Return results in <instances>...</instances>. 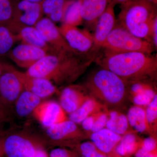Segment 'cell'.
Returning a JSON list of instances; mask_svg holds the SVG:
<instances>
[{"label": "cell", "mask_w": 157, "mask_h": 157, "mask_svg": "<svg viewBox=\"0 0 157 157\" xmlns=\"http://www.w3.org/2000/svg\"><path fill=\"white\" fill-rule=\"evenodd\" d=\"M98 53H48L25 72L30 76L48 79L56 86L69 84L75 81L95 61Z\"/></svg>", "instance_id": "cell-1"}, {"label": "cell", "mask_w": 157, "mask_h": 157, "mask_svg": "<svg viewBox=\"0 0 157 157\" xmlns=\"http://www.w3.org/2000/svg\"><path fill=\"white\" fill-rule=\"evenodd\" d=\"M95 61L125 81L139 80L156 74L157 56L140 52H117L101 48Z\"/></svg>", "instance_id": "cell-2"}, {"label": "cell", "mask_w": 157, "mask_h": 157, "mask_svg": "<svg viewBox=\"0 0 157 157\" xmlns=\"http://www.w3.org/2000/svg\"><path fill=\"white\" fill-rule=\"evenodd\" d=\"M121 6L117 23L135 36L153 44L152 26L157 16L156 6L146 0H131Z\"/></svg>", "instance_id": "cell-3"}, {"label": "cell", "mask_w": 157, "mask_h": 157, "mask_svg": "<svg viewBox=\"0 0 157 157\" xmlns=\"http://www.w3.org/2000/svg\"><path fill=\"white\" fill-rule=\"evenodd\" d=\"M86 86L93 94L110 104L120 103L125 94V81L104 68L94 73Z\"/></svg>", "instance_id": "cell-4"}, {"label": "cell", "mask_w": 157, "mask_h": 157, "mask_svg": "<svg viewBox=\"0 0 157 157\" xmlns=\"http://www.w3.org/2000/svg\"><path fill=\"white\" fill-rule=\"evenodd\" d=\"M117 52H140L151 55L154 46L135 36L117 23L105 40L101 48Z\"/></svg>", "instance_id": "cell-5"}, {"label": "cell", "mask_w": 157, "mask_h": 157, "mask_svg": "<svg viewBox=\"0 0 157 157\" xmlns=\"http://www.w3.org/2000/svg\"><path fill=\"white\" fill-rule=\"evenodd\" d=\"M43 140L29 133H12L4 137L5 154L7 157H33L38 149L44 147Z\"/></svg>", "instance_id": "cell-6"}, {"label": "cell", "mask_w": 157, "mask_h": 157, "mask_svg": "<svg viewBox=\"0 0 157 157\" xmlns=\"http://www.w3.org/2000/svg\"><path fill=\"white\" fill-rule=\"evenodd\" d=\"M15 70L14 68L0 76V109L6 114L24 90Z\"/></svg>", "instance_id": "cell-7"}, {"label": "cell", "mask_w": 157, "mask_h": 157, "mask_svg": "<svg viewBox=\"0 0 157 157\" xmlns=\"http://www.w3.org/2000/svg\"><path fill=\"white\" fill-rule=\"evenodd\" d=\"M59 29L70 48L77 53L88 54L100 51L95 49L93 35L87 30L64 23H62Z\"/></svg>", "instance_id": "cell-8"}, {"label": "cell", "mask_w": 157, "mask_h": 157, "mask_svg": "<svg viewBox=\"0 0 157 157\" xmlns=\"http://www.w3.org/2000/svg\"><path fill=\"white\" fill-rule=\"evenodd\" d=\"M35 27L54 52H76L70 48L55 23L48 17H42Z\"/></svg>", "instance_id": "cell-9"}, {"label": "cell", "mask_w": 157, "mask_h": 157, "mask_svg": "<svg viewBox=\"0 0 157 157\" xmlns=\"http://www.w3.org/2000/svg\"><path fill=\"white\" fill-rule=\"evenodd\" d=\"M48 53L42 48L21 43L11 48L7 56L18 67L27 70Z\"/></svg>", "instance_id": "cell-10"}, {"label": "cell", "mask_w": 157, "mask_h": 157, "mask_svg": "<svg viewBox=\"0 0 157 157\" xmlns=\"http://www.w3.org/2000/svg\"><path fill=\"white\" fill-rule=\"evenodd\" d=\"M65 111L54 101H42L32 113L36 120L46 128L67 120Z\"/></svg>", "instance_id": "cell-11"}, {"label": "cell", "mask_w": 157, "mask_h": 157, "mask_svg": "<svg viewBox=\"0 0 157 157\" xmlns=\"http://www.w3.org/2000/svg\"><path fill=\"white\" fill-rule=\"evenodd\" d=\"M43 14L41 3L21 0L13 5V22L20 26H35Z\"/></svg>", "instance_id": "cell-12"}, {"label": "cell", "mask_w": 157, "mask_h": 157, "mask_svg": "<svg viewBox=\"0 0 157 157\" xmlns=\"http://www.w3.org/2000/svg\"><path fill=\"white\" fill-rule=\"evenodd\" d=\"M15 73L24 90L33 93L42 99L51 97L57 92L56 86L48 79L30 76L25 72L16 70Z\"/></svg>", "instance_id": "cell-13"}, {"label": "cell", "mask_w": 157, "mask_h": 157, "mask_svg": "<svg viewBox=\"0 0 157 157\" xmlns=\"http://www.w3.org/2000/svg\"><path fill=\"white\" fill-rule=\"evenodd\" d=\"M115 6L111 2L96 23L93 36L94 48L98 51L101 50L104 41L116 25L114 11Z\"/></svg>", "instance_id": "cell-14"}, {"label": "cell", "mask_w": 157, "mask_h": 157, "mask_svg": "<svg viewBox=\"0 0 157 157\" xmlns=\"http://www.w3.org/2000/svg\"><path fill=\"white\" fill-rule=\"evenodd\" d=\"M79 2L81 16L83 21L95 27L98 18L112 1L79 0Z\"/></svg>", "instance_id": "cell-15"}, {"label": "cell", "mask_w": 157, "mask_h": 157, "mask_svg": "<svg viewBox=\"0 0 157 157\" xmlns=\"http://www.w3.org/2000/svg\"><path fill=\"white\" fill-rule=\"evenodd\" d=\"M18 41L46 50L48 53H54L50 46L39 33L35 26H20L15 33Z\"/></svg>", "instance_id": "cell-16"}, {"label": "cell", "mask_w": 157, "mask_h": 157, "mask_svg": "<svg viewBox=\"0 0 157 157\" xmlns=\"http://www.w3.org/2000/svg\"><path fill=\"white\" fill-rule=\"evenodd\" d=\"M46 133L49 140L53 142L76 137L80 134L76 124L69 119L46 128Z\"/></svg>", "instance_id": "cell-17"}, {"label": "cell", "mask_w": 157, "mask_h": 157, "mask_svg": "<svg viewBox=\"0 0 157 157\" xmlns=\"http://www.w3.org/2000/svg\"><path fill=\"white\" fill-rule=\"evenodd\" d=\"M93 143L101 151L109 153L120 141V135L111 132L108 129H103L98 132H94L91 136Z\"/></svg>", "instance_id": "cell-18"}, {"label": "cell", "mask_w": 157, "mask_h": 157, "mask_svg": "<svg viewBox=\"0 0 157 157\" xmlns=\"http://www.w3.org/2000/svg\"><path fill=\"white\" fill-rule=\"evenodd\" d=\"M42 99L28 91L24 90L17 98L14 107L15 112L20 117L32 114Z\"/></svg>", "instance_id": "cell-19"}, {"label": "cell", "mask_w": 157, "mask_h": 157, "mask_svg": "<svg viewBox=\"0 0 157 157\" xmlns=\"http://www.w3.org/2000/svg\"><path fill=\"white\" fill-rule=\"evenodd\" d=\"M84 102L82 94L72 86L65 88L60 96V105L69 114L76 111Z\"/></svg>", "instance_id": "cell-20"}, {"label": "cell", "mask_w": 157, "mask_h": 157, "mask_svg": "<svg viewBox=\"0 0 157 157\" xmlns=\"http://www.w3.org/2000/svg\"><path fill=\"white\" fill-rule=\"evenodd\" d=\"M71 0H43L41 2L43 14L54 23L61 22Z\"/></svg>", "instance_id": "cell-21"}, {"label": "cell", "mask_w": 157, "mask_h": 157, "mask_svg": "<svg viewBox=\"0 0 157 157\" xmlns=\"http://www.w3.org/2000/svg\"><path fill=\"white\" fill-rule=\"evenodd\" d=\"M83 22L79 0H71L65 11L62 23L77 27L82 24Z\"/></svg>", "instance_id": "cell-22"}, {"label": "cell", "mask_w": 157, "mask_h": 157, "mask_svg": "<svg viewBox=\"0 0 157 157\" xmlns=\"http://www.w3.org/2000/svg\"><path fill=\"white\" fill-rule=\"evenodd\" d=\"M17 41V36L7 26L0 24V57L7 55Z\"/></svg>", "instance_id": "cell-23"}, {"label": "cell", "mask_w": 157, "mask_h": 157, "mask_svg": "<svg viewBox=\"0 0 157 157\" xmlns=\"http://www.w3.org/2000/svg\"><path fill=\"white\" fill-rule=\"evenodd\" d=\"M129 124L137 132H143L146 129V113L140 107H132L129 110L128 115Z\"/></svg>", "instance_id": "cell-24"}, {"label": "cell", "mask_w": 157, "mask_h": 157, "mask_svg": "<svg viewBox=\"0 0 157 157\" xmlns=\"http://www.w3.org/2000/svg\"><path fill=\"white\" fill-rule=\"evenodd\" d=\"M128 118L123 114H119L116 111L110 113V118L107 121L106 126L111 132L118 135H122L128 128Z\"/></svg>", "instance_id": "cell-25"}, {"label": "cell", "mask_w": 157, "mask_h": 157, "mask_svg": "<svg viewBox=\"0 0 157 157\" xmlns=\"http://www.w3.org/2000/svg\"><path fill=\"white\" fill-rule=\"evenodd\" d=\"M95 107V103L91 100L84 101L81 106L70 114L69 120L76 124L80 123L88 117Z\"/></svg>", "instance_id": "cell-26"}, {"label": "cell", "mask_w": 157, "mask_h": 157, "mask_svg": "<svg viewBox=\"0 0 157 157\" xmlns=\"http://www.w3.org/2000/svg\"><path fill=\"white\" fill-rule=\"evenodd\" d=\"M13 13L11 0H0V24L10 27L13 23Z\"/></svg>", "instance_id": "cell-27"}, {"label": "cell", "mask_w": 157, "mask_h": 157, "mask_svg": "<svg viewBox=\"0 0 157 157\" xmlns=\"http://www.w3.org/2000/svg\"><path fill=\"white\" fill-rule=\"evenodd\" d=\"M121 142L117 147L116 151L121 156L131 153L135 150L136 146V138L135 135L128 134L121 139Z\"/></svg>", "instance_id": "cell-28"}, {"label": "cell", "mask_w": 157, "mask_h": 157, "mask_svg": "<svg viewBox=\"0 0 157 157\" xmlns=\"http://www.w3.org/2000/svg\"><path fill=\"white\" fill-rule=\"evenodd\" d=\"M155 94L153 90L147 88L142 92L137 94L134 98L135 104L140 106L149 105L151 103Z\"/></svg>", "instance_id": "cell-29"}, {"label": "cell", "mask_w": 157, "mask_h": 157, "mask_svg": "<svg viewBox=\"0 0 157 157\" xmlns=\"http://www.w3.org/2000/svg\"><path fill=\"white\" fill-rule=\"evenodd\" d=\"M80 151L83 156L86 157H105L104 155L98 152L96 147L93 144L86 142L82 144Z\"/></svg>", "instance_id": "cell-30"}, {"label": "cell", "mask_w": 157, "mask_h": 157, "mask_svg": "<svg viewBox=\"0 0 157 157\" xmlns=\"http://www.w3.org/2000/svg\"><path fill=\"white\" fill-rule=\"evenodd\" d=\"M146 119L149 123H152L155 120L157 117V96L154 97L151 103L148 105L147 110Z\"/></svg>", "instance_id": "cell-31"}, {"label": "cell", "mask_w": 157, "mask_h": 157, "mask_svg": "<svg viewBox=\"0 0 157 157\" xmlns=\"http://www.w3.org/2000/svg\"><path fill=\"white\" fill-rule=\"evenodd\" d=\"M108 121L107 116L103 114L100 117L98 120L94 122L91 131L93 132H98L103 129Z\"/></svg>", "instance_id": "cell-32"}, {"label": "cell", "mask_w": 157, "mask_h": 157, "mask_svg": "<svg viewBox=\"0 0 157 157\" xmlns=\"http://www.w3.org/2000/svg\"><path fill=\"white\" fill-rule=\"evenodd\" d=\"M49 157H72L71 154L67 150L61 148L54 149L50 151Z\"/></svg>", "instance_id": "cell-33"}, {"label": "cell", "mask_w": 157, "mask_h": 157, "mask_svg": "<svg viewBox=\"0 0 157 157\" xmlns=\"http://www.w3.org/2000/svg\"><path fill=\"white\" fill-rule=\"evenodd\" d=\"M156 143L154 139L151 137H147L144 141L143 146L142 148L149 152L152 151L155 148Z\"/></svg>", "instance_id": "cell-34"}, {"label": "cell", "mask_w": 157, "mask_h": 157, "mask_svg": "<svg viewBox=\"0 0 157 157\" xmlns=\"http://www.w3.org/2000/svg\"><path fill=\"white\" fill-rule=\"evenodd\" d=\"M151 36L152 43L155 48L157 47V16L155 17L152 26Z\"/></svg>", "instance_id": "cell-35"}, {"label": "cell", "mask_w": 157, "mask_h": 157, "mask_svg": "<svg viewBox=\"0 0 157 157\" xmlns=\"http://www.w3.org/2000/svg\"><path fill=\"white\" fill-rule=\"evenodd\" d=\"M94 122V121L93 117H88L82 122V128L86 131L91 130Z\"/></svg>", "instance_id": "cell-36"}, {"label": "cell", "mask_w": 157, "mask_h": 157, "mask_svg": "<svg viewBox=\"0 0 157 157\" xmlns=\"http://www.w3.org/2000/svg\"><path fill=\"white\" fill-rule=\"evenodd\" d=\"M147 88L145 87L143 84L139 82H135L132 85L131 87V90L133 93H135L136 94L142 92L144 90Z\"/></svg>", "instance_id": "cell-37"}, {"label": "cell", "mask_w": 157, "mask_h": 157, "mask_svg": "<svg viewBox=\"0 0 157 157\" xmlns=\"http://www.w3.org/2000/svg\"><path fill=\"white\" fill-rule=\"evenodd\" d=\"M14 68L13 66L5 63V62L0 61V76L7 71L12 70Z\"/></svg>", "instance_id": "cell-38"}, {"label": "cell", "mask_w": 157, "mask_h": 157, "mask_svg": "<svg viewBox=\"0 0 157 157\" xmlns=\"http://www.w3.org/2000/svg\"><path fill=\"white\" fill-rule=\"evenodd\" d=\"M33 157H49V155L45 149L44 147L38 149Z\"/></svg>", "instance_id": "cell-39"}, {"label": "cell", "mask_w": 157, "mask_h": 157, "mask_svg": "<svg viewBox=\"0 0 157 157\" xmlns=\"http://www.w3.org/2000/svg\"><path fill=\"white\" fill-rule=\"evenodd\" d=\"M135 157H155L150 152L143 148L139 150L135 155Z\"/></svg>", "instance_id": "cell-40"}, {"label": "cell", "mask_w": 157, "mask_h": 157, "mask_svg": "<svg viewBox=\"0 0 157 157\" xmlns=\"http://www.w3.org/2000/svg\"><path fill=\"white\" fill-rule=\"evenodd\" d=\"M4 143V137L0 136V157H3L5 155Z\"/></svg>", "instance_id": "cell-41"}, {"label": "cell", "mask_w": 157, "mask_h": 157, "mask_svg": "<svg viewBox=\"0 0 157 157\" xmlns=\"http://www.w3.org/2000/svg\"><path fill=\"white\" fill-rule=\"evenodd\" d=\"M111 1H112V2H112L116 5L117 4L122 5V4H124V3L128 2L131 0H111Z\"/></svg>", "instance_id": "cell-42"}, {"label": "cell", "mask_w": 157, "mask_h": 157, "mask_svg": "<svg viewBox=\"0 0 157 157\" xmlns=\"http://www.w3.org/2000/svg\"><path fill=\"white\" fill-rule=\"evenodd\" d=\"M6 114L2 110L0 109V120L4 119L6 117Z\"/></svg>", "instance_id": "cell-43"}, {"label": "cell", "mask_w": 157, "mask_h": 157, "mask_svg": "<svg viewBox=\"0 0 157 157\" xmlns=\"http://www.w3.org/2000/svg\"><path fill=\"white\" fill-rule=\"evenodd\" d=\"M24 1H27L30 2L40 3L42 2L43 0H24Z\"/></svg>", "instance_id": "cell-44"}, {"label": "cell", "mask_w": 157, "mask_h": 157, "mask_svg": "<svg viewBox=\"0 0 157 157\" xmlns=\"http://www.w3.org/2000/svg\"><path fill=\"white\" fill-rule=\"evenodd\" d=\"M147 2H149L151 4H153L155 6H156L157 4V0H146Z\"/></svg>", "instance_id": "cell-45"}, {"label": "cell", "mask_w": 157, "mask_h": 157, "mask_svg": "<svg viewBox=\"0 0 157 157\" xmlns=\"http://www.w3.org/2000/svg\"><path fill=\"white\" fill-rule=\"evenodd\" d=\"M86 157L83 156H82V157Z\"/></svg>", "instance_id": "cell-46"}]
</instances>
